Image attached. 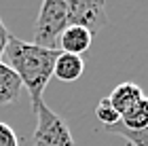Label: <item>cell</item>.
Instances as JSON below:
<instances>
[{
    "label": "cell",
    "mask_w": 148,
    "mask_h": 146,
    "mask_svg": "<svg viewBox=\"0 0 148 146\" xmlns=\"http://www.w3.org/2000/svg\"><path fill=\"white\" fill-rule=\"evenodd\" d=\"M121 125L129 131H144L148 129V97L144 95L129 112L121 117Z\"/></svg>",
    "instance_id": "9"
},
{
    "label": "cell",
    "mask_w": 148,
    "mask_h": 146,
    "mask_svg": "<svg viewBox=\"0 0 148 146\" xmlns=\"http://www.w3.org/2000/svg\"><path fill=\"white\" fill-rule=\"evenodd\" d=\"M85 72V59L78 55H72V53H62L55 59V68H53V76H57L59 81L64 83H72L78 81Z\"/></svg>",
    "instance_id": "7"
},
{
    "label": "cell",
    "mask_w": 148,
    "mask_h": 146,
    "mask_svg": "<svg viewBox=\"0 0 148 146\" xmlns=\"http://www.w3.org/2000/svg\"><path fill=\"white\" fill-rule=\"evenodd\" d=\"M66 28H68V0H45L36 17L34 45L57 51L59 36Z\"/></svg>",
    "instance_id": "2"
},
{
    "label": "cell",
    "mask_w": 148,
    "mask_h": 146,
    "mask_svg": "<svg viewBox=\"0 0 148 146\" xmlns=\"http://www.w3.org/2000/svg\"><path fill=\"white\" fill-rule=\"evenodd\" d=\"M108 23L106 4L102 0H74L68 2V25L85 28L91 34H97Z\"/></svg>",
    "instance_id": "4"
},
{
    "label": "cell",
    "mask_w": 148,
    "mask_h": 146,
    "mask_svg": "<svg viewBox=\"0 0 148 146\" xmlns=\"http://www.w3.org/2000/svg\"><path fill=\"white\" fill-rule=\"evenodd\" d=\"M34 114L38 121L34 131V146H76L66 121L45 102L34 110Z\"/></svg>",
    "instance_id": "3"
},
{
    "label": "cell",
    "mask_w": 148,
    "mask_h": 146,
    "mask_svg": "<svg viewBox=\"0 0 148 146\" xmlns=\"http://www.w3.org/2000/svg\"><path fill=\"white\" fill-rule=\"evenodd\" d=\"M91 40H93V34L87 32L85 28H78V25H68L59 36L62 53H72V55H78V57L85 51H89Z\"/></svg>",
    "instance_id": "6"
},
{
    "label": "cell",
    "mask_w": 148,
    "mask_h": 146,
    "mask_svg": "<svg viewBox=\"0 0 148 146\" xmlns=\"http://www.w3.org/2000/svg\"><path fill=\"white\" fill-rule=\"evenodd\" d=\"M9 38H11V32L6 30V25L2 23V17H0V59L4 55V49L9 45Z\"/></svg>",
    "instance_id": "13"
},
{
    "label": "cell",
    "mask_w": 148,
    "mask_h": 146,
    "mask_svg": "<svg viewBox=\"0 0 148 146\" xmlns=\"http://www.w3.org/2000/svg\"><path fill=\"white\" fill-rule=\"evenodd\" d=\"M106 129H108L112 136L123 138V140L127 144H131V146H148V129H144V131H129V129H125L121 123L112 125V127H106Z\"/></svg>",
    "instance_id": "10"
},
{
    "label": "cell",
    "mask_w": 148,
    "mask_h": 146,
    "mask_svg": "<svg viewBox=\"0 0 148 146\" xmlns=\"http://www.w3.org/2000/svg\"><path fill=\"white\" fill-rule=\"evenodd\" d=\"M95 117L104 123V127H112V125L121 123L119 112L112 108V104H110L108 97H102V99L97 102V106H95Z\"/></svg>",
    "instance_id": "11"
},
{
    "label": "cell",
    "mask_w": 148,
    "mask_h": 146,
    "mask_svg": "<svg viewBox=\"0 0 148 146\" xmlns=\"http://www.w3.org/2000/svg\"><path fill=\"white\" fill-rule=\"evenodd\" d=\"M0 146H19L15 129L2 121H0Z\"/></svg>",
    "instance_id": "12"
},
{
    "label": "cell",
    "mask_w": 148,
    "mask_h": 146,
    "mask_svg": "<svg viewBox=\"0 0 148 146\" xmlns=\"http://www.w3.org/2000/svg\"><path fill=\"white\" fill-rule=\"evenodd\" d=\"M144 97V91L136 83H121L112 89V93L108 95L112 108L119 112V117H123L125 112H129L140 99Z\"/></svg>",
    "instance_id": "5"
},
{
    "label": "cell",
    "mask_w": 148,
    "mask_h": 146,
    "mask_svg": "<svg viewBox=\"0 0 148 146\" xmlns=\"http://www.w3.org/2000/svg\"><path fill=\"white\" fill-rule=\"evenodd\" d=\"M21 89H23V85L19 81V76L6 64L0 62V106L13 104L19 97Z\"/></svg>",
    "instance_id": "8"
},
{
    "label": "cell",
    "mask_w": 148,
    "mask_h": 146,
    "mask_svg": "<svg viewBox=\"0 0 148 146\" xmlns=\"http://www.w3.org/2000/svg\"><path fill=\"white\" fill-rule=\"evenodd\" d=\"M57 55L59 49L57 51L45 49L34 42H25L13 34L9 38V45H6L2 57L6 59V66L19 76L21 85L28 89L32 110H36L42 104V93L53 76Z\"/></svg>",
    "instance_id": "1"
}]
</instances>
